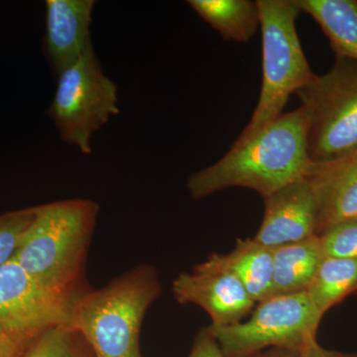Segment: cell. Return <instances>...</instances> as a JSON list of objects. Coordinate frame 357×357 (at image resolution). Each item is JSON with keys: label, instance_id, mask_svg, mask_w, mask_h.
<instances>
[{"label": "cell", "instance_id": "cell-5", "mask_svg": "<svg viewBox=\"0 0 357 357\" xmlns=\"http://www.w3.org/2000/svg\"><path fill=\"white\" fill-rule=\"evenodd\" d=\"M48 116L61 139L91 154L95 134L119 114V88L103 73L93 46L57 77Z\"/></svg>", "mask_w": 357, "mask_h": 357}, {"label": "cell", "instance_id": "cell-21", "mask_svg": "<svg viewBox=\"0 0 357 357\" xmlns=\"http://www.w3.org/2000/svg\"><path fill=\"white\" fill-rule=\"evenodd\" d=\"M42 331H0V357H22Z\"/></svg>", "mask_w": 357, "mask_h": 357}, {"label": "cell", "instance_id": "cell-12", "mask_svg": "<svg viewBox=\"0 0 357 357\" xmlns=\"http://www.w3.org/2000/svg\"><path fill=\"white\" fill-rule=\"evenodd\" d=\"M306 176L318 203L317 236L357 218V148L337 158L312 163Z\"/></svg>", "mask_w": 357, "mask_h": 357}, {"label": "cell", "instance_id": "cell-9", "mask_svg": "<svg viewBox=\"0 0 357 357\" xmlns=\"http://www.w3.org/2000/svg\"><path fill=\"white\" fill-rule=\"evenodd\" d=\"M172 293L178 304L196 305L208 312L211 326L241 323L256 306L236 275L211 255L192 272L178 274L173 281Z\"/></svg>", "mask_w": 357, "mask_h": 357}, {"label": "cell", "instance_id": "cell-22", "mask_svg": "<svg viewBox=\"0 0 357 357\" xmlns=\"http://www.w3.org/2000/svg\"><path fill=\"white\" fill-rule=\"evenodd\" d=\"M188 357H225L220 344L211 333L210 328H204L197 335L192 351Z\"/></svg>", "mask_w": 357, "mask_h": 357}, {"label": "cell", "instance_id": "cell-4", "mask_svg": "<svg viewBox=\"0 0 357 357\" xmlns=\"http://www.w3.org/2000/svg\"><path fill=\"white\" fill-rule=\"evenodd\" d=\"M262 34V84L259 100L236 141L248 140L283 114L289 98L314 81L298 36L301 14L295 0H257Z\"/></svg>", "mask_w": 357, "mask_h": 357}, {"label": "cell", "instance_id": "cell-15", "mask_svg": "<svg viewBox=\"0 0 357 357\" xmlns=\"http://www.w3.org/2000/svg\"><path fill=\"white\" fill-rule=\"evenodd\" d=\"M325 33L335 58L357 61V0H295Z\"/></svg>", "mask_w": 357, "mask_h": 357}, {"label": "cell", "instance_id": "cell-6", "mask_svg": "<svg viewBox=\"0 0 357 357\" xmlns=\"http://www.w3.org/2000/svg\"><path fill=\"white\" fill-rule=\"evenodd\" d=\"M323 317L304 292L263 301L246 321L208 328L225 357H252L269 349L303 351L317 342Z\"/></svg>", "mask_w": 357, "mask_h": 357}, {"label": "cell", "instance_id": "cell-23", "mask_svg": "<svg viewBox=\"0 0 357 357\" xmlns=\"http://www.w3.org/2000/svg\"><path fill=\"white\" fill-rule=\"evenodd\" d=\"M297 357H340V354L326 351L319 344L318 340H317L301 351Z\"/></svg>", "mask_w": 357, "mask_h": 357}, {"label": "cell", "instance_id": "cell-10", "mask_svg": "<svg viewBox=\"0 0 357 357\" xmlns=\"http://www.w3.org/2000/svg\"><path fill=\"white\" fill-rule=\"evenodd\" d=\"M263 199L264 215L253 238L258 243L275 248L317 236L318 203L307 176Z\"/></svg>", "mask_w": 357, "mask_h": 357}, {"label": "cell", "instance_id": "cell-24", "mask_svg": "<svg viewBox=\"0 0 357 357\" xmlns=\"http://www.w3.org/2000/svg\"><path fill=\"white\" fill-rule=\"evenodd\" d=\"M299 352L284 349H269L252 357H297Z\"/></svg>", "mask_w": 357, "mask_h": 357}, {"label": "cell", "instance_id": "cell-8", "mask_svg": "<svg viewBox=\"0 0 357 357\" xmlns=\"http://www.w3.org/2000/svg\"><path fill=\"white\" fill-rule=\"evenodd\" d=\"M77 298L43 287L11 259L0 267V331H42L69 324Z\"/></svg>", "mask_w": 357, "mask_h": 357}, {"label": "cell", "instance_id": "cell-17", "mask_svg": "<svg viewBox=\"0 0 357 357\" xmlns=\"http://www.w3.org/2000/svg\"><path fill=\"white\" fill-rule=\"evenodd\" d=\"M357 292V259L325 257L307 290L314 306L325 314Z\"/></svg>", "mask_w": 357, "mask_h": 357}, {"label": "cell", "instance_id": "cell-7", "mask_svg": "<svg viewBox=\"0 0 357 357\" xmlns=\"http://www.w3.org/2000/svg\"><path fill=\"white\" fill-rule=\"evenodd\" d=\"M307 115L312 163L328 161L357 148V61L335 58L332 69L298 91Z\"/></svg>", "mask_w": 357, "mask_h": 357}, {"label": "cell", "instance_id": "cell-16", "mask_svg": "<svg viewBox=\"0 0 357 357\" xmlns=\"http://www.w3.org/2000/svg\"><path fill=\"white\" fill-rule=\"evenodd\" d=\"M199 17L227 41L248 43L258 28L260 13L252 0H189Z\"/></svg>", "mask_w": 357, "mask_h": 357}, {"label": "cell", "instance_id": "cell-3", "mask_svg": "<svg viewBox=\"0 0 357 357\" xmlns=\"http://www.w3.org/2000/svg\"><path fill=\"white\" fill-rule=\"evenodd\" d=\"M161 292L153 266L131 268L105 287L89 288L79 295L73 304L69 324L81 333L96 357H142L141 326Z\"/></svg>", "mask_w": 357, "mask_h": 357}, {"label": "cell", "instance_id": "cell-14", "mask_svg": "<svg viewBox=\"0 0 357 357\" xmlns=\"http://www.w3.org/2000/svg\"><path fill=\"white\" fill-rule=\"evenodd\" d=\"M220 266L236 275L256 305L272 297L273 248L255 239H238L227 255H211Z\"/></svg>", "mask_w": 357, "mask_h": 357}, {"label": "cell", "instance_id": "cell-1", "mask_svg": "<svg viewBox=\"0 0 357 357\" xmlns=\"http://www.w3.org/2000/svg\"><path fill=\"white\" fill-rule=\"evenodd\" d=\"M311 164L307 115L301 105L248 140L236 141L213 165L191 174L187 189L195 199L236 187L253 190L264 199L305 177Z\"/></svg>", "mask_w": 357, "mask_h": 357}, {"label": "cell", "instance_id": "cell-2", "mask_svg": "<svg viewBox=\"0 0 357 357\" xmlns=\"http://www.w3.org/2000/svg\"><path fill=\"white\" fill-rule=\"evenodd\" d=\"M98 211V204L86 199L35 206L13 259L52 292L79 297L89 289L86 260Z\"/></svg>", "mask_w": 357, "mask_h": 357}, {"label": "cell", "instance_id": "cell-20", "mask_svg": "<svg viewBox=\"0 0 357 357\" xmlns=\"http://www.w3.org/2000/svg\"><path fill=\"white\" fill-rule=\"evenodd\" d=\"M34 215L35 206L0 215V267L13 259Z\"/></svg>", "mask_w": 357, "mask_h": 357}, {"label": "cell", "instance_id": "cell-11", "mask_svg": "<svg viewBox=\"0 0 357 357\" xmlns=\"http://www.w3.org/2000/svg\"><path fill=\"white\" fill-rule=\"evenodd\" d=\"M44 47L56 77L93 46V0H47Z\"/></svg>", "mask_w": 357, "mask_h": 357}, {"label": "cell", "instance_id": "cell-18", "mask_svg": "<svg viewBox=\"0 0 357 357\" xmlns=\"http://www.w3.org/2000/svg\"><path fill=\"white\" fill-rule=\"evenodd\" d=\"M22 357H96L83 335L70 324L45 328Z\"/></svg>", "mask_w": 357, "mask_h": 357}, {"label": "cell", "instance_id": "cell-25", "mask_svg": "<svg viewBox=\"0 0 357 357\" xmlns=\"http://www.w3.org/2000/svg\"><path fill=\"white\" fill-rule=\"evenodd\" d=\"M340 357H356V356H344V354H340Z\"/></svg>", "mask_w": 357, "mask_h": 357}, {"label": "cell", "instance_id": "cell-19", "mask_svg": "<svg viewBox=\"0 0 357 357\" xmlns=\"http://www.w3.org/2000/svg\"><path fill=\"white\" fill-rule=\"evenodd\" d=\"M318 236L325 257L357 259V218L337 223Z\"/></svg>", "mask_w": 357, "mask_h": 357}, {"label": "cell", "instance_id": "cell-13", "mask_svg": "<svg viewBox=\"0 0 357 357\" xmlns=\"http://www.w3.org/2000/svg\"><path fill=\"white\" fill-rule=\"evenodd\" d=\"M324 259L318 236L273 248L272 297L307 292Z\"/></svg>", "mask_w": 357, "mask_h": 357}]
</instances>
